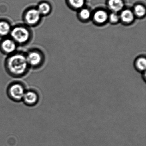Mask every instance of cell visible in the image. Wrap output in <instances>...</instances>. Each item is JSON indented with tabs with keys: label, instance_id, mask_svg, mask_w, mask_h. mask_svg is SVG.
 I'll list each match as a JSON object with an SVG mask.
<instances>
[{
	"label": "cell",
	"instance_id": "cell-15",
	"mask_svg": "<svg viewBox=\"0 0 146 146\" xmlns=\"http://www.w3.org/2000/svg\"><path fill=\"white\" fill-rule=\"evenodd\" d=\"M69 3L73 8L80 9L84 7L85 0H68Z\"/></svg>",
	"mask_w": 146,
	"mask_h": 146
},
{
	"label": "cell",
	"instance_id": "cell-3",
	"mask_svg": "<svg viewBox=\"0 0 146 146\" xmlns=\"http://www.w3.org/2000/svg\"><path fill=\"white\" fill-rule=\"evenodd\" d=\"M27 61L30 69L37 70L42 68L45 61V54L41 50L33 48L25 53Z\"/></svg>",
	"mask_w": 146,
	"mask_h": 146
},
{
	"label": "cell",
	"instance_id": "cell-13",
	"mask_svg": "<svg viewBox=\"0 0 146 146\" xmlns=\"http://www.w3.org/2000/svg\"><path fill=\"white\" fill-rule=\"evenodd\" d=\"M135 16L139 18H142L146 14L145 7L141 4H138L135 5L133 11Z\"/></svg>",
	"mask_w": 146,
	"mask_h": 146
},
{
	"label": "cell",
	"instance_id": "cell-14",
	"mask_svg": "<svg viewBox=\"0 0 146 146\" xmlns=\"http://www.w3.org/2000/svg\"><path fill=\"white\" fill-rule=\"evenodd\" d=\"M37 10L41 15H46L50 12L51 7L50 5L47 3L43 2L39 4Z\"/></svg>",
	"mask_w": 146,
	"mask_h": 146
},
{
	"label": "cell",
	"instance_id": "cell-16",
	"mask_svg": "<svg viewBox=\"0 0 146 146\" xmlns=\"http://www.w3.org/2000/svg\"><path fill=\"white\" fill-rule=\"evenodd\" d=\"M79 15L81 19L83 20H87L90 19L91 16V11L88 9L82 8L80 11Z\"/></svg>",
	"mask_w": 146,
	"mask_h": 146
},
{
	"label": "cell",
	"instance_id": "cell-2",
	"mask_svg": "<svg viewBox=\"0 0 146 146\" xmlns=\"http://www.w3.org/2000/svg\"><path fill=\"white\" fill-rule=\"evenodd\" d=\"M11 38L19 46H24L31 42L32 33L29 29L23 26L14 27L10 32Z\"/></svg>",
	"mask_w": 146,
	"mask_h": 146
},
{
	"label": "cell",
	"instance_id": "cell-9",
	"mask_svg": "<svg viewBox=\"0 0 146 146\" xmlns=\"http://www.w3.org/2000/svg\"><path fill=\"white\" fill-rule=\"evenodd\" d=\"M134 67L138 72L142 73L146 72V58L145 55L137 56L134 62Z\"/></svg>",
	"mask_w": 146,
	"mask_h": 146
},
{
	"label": "cell",
	"instance_id": "cell-4",
	"mask_svg": "<svg viewBox=\"0 0 146 146\" xmlns=\"http://www.w3.org/2000/svg\"><path fill=\"white\" fill-rule=\"evenodd\" d=\"M27 89L22 82L16 81L11 82L7 88V94L9 98L16 103L22 101Z\"/></svg>",
	"mask_w": 146,
	"mask_h": 146
},
{
	"label": "cell",
	"instance_id": "cell-17",
	"mask_svg": "<svg viewBox=\"0 0 146 146\" xmlns=\"http://www.w3.org/2000/svg\"><path fill=\"white\" fill-rule=\"evenodd\" d=\"M109 20L111 24H117L120 20L119 15L118 13L112 12L109 15Z\"/></svg>",
	"mask_w": 146,
	"mask_h": 146
},
{
	"label": "cell",
	"instance_id": "cell-8",
	"mask_svg": "<svg viewBox=\"0 0 146 146\" xmlns=\"http://www.w3.org/2000/svg\"><path fill=\"white\" fill-rule=\"evenodd\" d=\"M109 15L105 10L99 9L94 13L93 18L96 24L102 25L105 24L109 20Z\"/></svg>",
	"mask_w": 146,
	"mask_h": 146
},
{
	"label": "cell",
	"instance_id": "cell-12",
	"mask_svg": "<svg viewBox=\"0 0 146 146\" xmlns=\"http://www.w3.org/2000/svg\"><path fill=\"white\" fill-rule=\"evenodd\" d=\"M11 29L10 25L5 21H0V37L6 38L10 34Z\"/></svg>",
	"mask_w": 146,
	"mask_h": 146
},
{
	"label": "cell",
	"instance_id": "cell-1",
	"mask_svg": "<svg viewBox=\"0 0 146 146\" xmlns=\"http://www.w3.org/2000/svg\"><path fill=\"white\" fill-rule=\"evenodd\" d=\"M6 72L11 77L20 78L25 76L30 69L27 61L25 53L16 51L7 56L4 61Z\"/></svg>",
	"mask_w": 146,
	"mask_h": 146
},
{
	"label": "cell",
	"instance_id": "cell-7",
	"mask_svg": "<svg viewBox=\"0 0 146 146\" xmlns=\"http://www.w3.org/2000/svg\"><path fill=\"white\" fill-rule=\"evenodd\" d=\"M41 15L37 9H29L26 13L25 15L26 22L31 25H36L39 21Z\"/></svg>",
	"mask_w": 146,
	"mask_h": 146
},
{
	"label": "cell",
	"instance_id": "cell-18",
	"mask_svg": "<svg viewBox=\"0 0 146 146\" xmlns=\"http://www.w3.org/2000/svg\"><path fill=\"white\" fill-rule=\"evenodd\" d=\"M142 77H143V80H144L145 81L146 80V72H145L142 73Z\"/></svg>",
	"mask_w": 146,
	"mask_h": 146
},
{
	"label": "cell",
	"instance_id": "cell-10",
	"mask_svg": "<svg viewBox=\"0 0 146 146\" xmlns=\"http://www.w3.org/2000/svg\"><path fill=\"white\" fill-rule=\"evenodd\" d=\"M120 20L124 24L128 25L131 24L135 19V15L131 9H123L121 11L119 15Z\"/></svg>",
	"mask_w": 146,
	"mask_h": 146
},
{
	"label": "cell",
	"instance_id": "cell-5",
	"mask_svg": "<svg viewBox=\"0 0 146 146\" xmlns=\"http://www.w3.org/2000/svg\"><path fill=\"white\" fill-rule=\"evenodd\" d=\"M18 46L11 38L6 37L0 41V52L8 56L17 51Z\"/></svg>",
	"mask_w": 146,
	"mask_h": 146
},
{
	"label": "cell",
	"instance_id": "cell-11",
	"mask_svg": "<svg viewBox=\"0 0 146 146\" xmlns=\"http://www.w3.org/2000/svg\"><path fill=\"white\" fill-rule=\"evenodd\" d=\"M125 3L123 0H108V6L112 12L118 13L124 7Z\"/></svg>",
	"mask_w": 146,
	"mask_h": 146
},
{
	"label": "cell",
	"instance_id": "cell-6",
	"mask_svg": "<svg viewBox=\"0 0 146 146\" xmlns=\"http://www.w3.org/2000/svg\"><path fill=\"white\" fill-rule=\"evenodd\" d=\"M39 95L38 93L32 89H27L23 96L22 102L28 107H33L38 104Z\"/></svg>",
	"mask_w": 146,
	"mask_h": 146
}]
</instances>
